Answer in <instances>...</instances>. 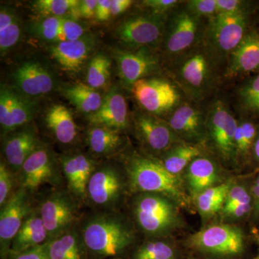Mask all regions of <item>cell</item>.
<instances>
[{
    "label": "cell",
    "instance_id": "obj_1",
    "mask_svg": "<svg viewBox=\"0 0 259 259\" xmlns=\"http://www.w3.org/2000/svg\"><path fill=\"white\" fill-rule=\"evenodd\" d=\"M225 65L203 41L165 66L189 101L206 105L223 82Z\"/></svg>",
    "mask_w": 259,
    "mask_h": 259
},
{
    "label": "cell",
    "instance_id": "obj_2",
    "mask_svg": "<svg viewBox=\"0 0 259 259\" xmlns=\"http://www.w3.org/2000/svg\"><path fill=\"white\" fill-rule=\"evenodd\" d=\"M123 167L130 190L138 193L164 194L177 203L187 204L184 180L167 171L157 158L134 151L124 158Z\"/></svg>",
    "mask_w": 259,
    "mask_h": 259
},
{
    "label": "cell",
    "instance_id": "obj_3",
    "mask_svg": "<svg viewBox=\"0 0 259 259\" xmlns=\"http://www.w3.org/2000/svg\"><path fill=\"white\" fill-rule=\"evenodd\" d=\"M80 232L88 251L97 256L120 254L134 241L132 228L112 213H100L88 218Z\"/></svg>",
    "mask_w": 259,
    "mask_h": 259
},
{
    "label": "cell",
    "instance_id": "obj_4",
    "mask_svg": "<svg viewBox=\"0 0 259 259\" xmlns=\"http://www.w3.org/2000/svg\"><path fill=\"white\" fill-rule=\"evenodd\" d=\"M256 6L240 13L216 14L207 20L204 44L225 66L228 56L254 23Z\"/></svg>",
    "mask_w": 259,
    "mask_h": 259
},
{
    "label": "cell",
    "instance_id": "obj_5",
    "mask_svg": "<svg viewBox=\"0 0 259 259\" xmlns=\"http://www.w3.org/2000/svg\"><path fill=\"white\" fill-rule=\"evenodd\" d=\"M206 22L187 11L184 2L169 15L159 49L165 66L203 41Z\"/></svg>",
    "mask_w": 259,
    "mask_h": 259
},
{
    "label": "cell",
    "instance_id": "obj_6",
    "mask_svg": "<svg viewBox=\"0 0 259 259\" xmlns=\"http://www.w3.org/2000/svg\"><path fill=\"white\" fill-rule=\"evenodd\" d=\"M238 117L223 97L214 96L207 104L206 148L227 165H236L235 136Z\"/></svg>",
    "mask_w": 259,
    "mask_h": 259
},
{
    "label": "cell",
    "instance_id": "obj_7",
    "mask_svg": "<svg viewBox=\"0 0 259 259\" xmlns=\"http://www.w3.org/2000/svg\"><path fill=\"white\" fill-rule=\"evenodd\" d=\"M142 112L166 120L187 99L166 72L135 83L131 90Z\"/></svg>",
    "mask_w": 259,
    "mask_h": 259
},
{
    "label": "cell",
    "instance_id": "obj_8",
    "mask_svg": "<svg viewBox=\"0 0 259 259\" xmlns=\"http://www.w3.org/2000/svg\"><path fill=\"white\" fill-rule=\"evenodd\" d=\"M134 199L133 213L140 229L148 236L161 237L180 226L177 202L159 193H139Z\"/></svg>",
    "mask_w": 259,
    "mask_h": 259
},
{
    "label": "cell",
    "instance_id": "obj_9",
    "mask_svg": "<svg viewBox=\"0 0 259 259\" xmlns=\"http://www.w3.org/2000/svg\"><path fill=\"white\" fill-rule=\"evenodd\" d=\"M245 241L244 233L239 227L216 224L194 233L190 236L189 243L201 253L229 258L243 253Z\"/></svg>",
    "mask_w": 259,
    "mask_h": 259
},
{
    "label": "cell",
    "instance_id": "obj_10",
    "mask_svg": "<svg viewBox=\"0 0 259 259\" xmlns=\"http://www.w3.org/2000/svg\"><path fill=\"white\" fill-rule=\"evenodd\" d=\"M167 19L145 11L131 15L119 24L116 36L129 50L148 47L159 51Z\"/></svg>",
    "mask_w": 259,
    "mask_h": 259
},
{
    "label": "cell",
    "instance_id": "obj_11",
    "mask_svg": "<svg viewBox=\"0 0 259 259\" xmlns=\"http://www.w3.org/2000/svg\"><path fill=\"white\" fill-rule=\"evenodd\" d=\"M114 56L119 77L130 90L139 80L165 71V64L158 49L148 47L136 50L118 49Z\"/></svg>",
    "mask_w": 259,
    "mask_h": 259
},
{
    "label": "cell",
    "instance_id": "obj_12",
    "mask_svg": "<svg viewBox=\"0 0 259 259\" xmlns=\"http://www.w3.org/2000/svg\"><path fill=\"white\" fill-rule=\"evenodd\" d=\"M127 186L126 172L123 175L113 164L97 166L89 182L87 200L96 208L112 210L123 197Z\"/></svg>",
    "mask_w": 259,
    "mask_h": 259
},
{
    "label": "cell",
    "instance_id": "obj_13",
    "mask_svg": "<svg viewBox=\"0 0 259 259\" xmlns=\"http://www.w3.org/2000/svg\"><path fill=\"white\" fill-rule=\"evenodd\" d=\"M79 202L69 191L56 190L39 204L40 216L49 239L74 229L79 219Z\"/></svg>",
    "mask_w": 259,
    "mask_h": 259
},
{
    "label": "cell",
    "instance_id": "obj_14",
    "mask_svg": "<svg viewBox=\"0 0 259 259\" xmlns=\"http://www.w3.org/2000/svg\"><path fill=\"white\" fill-rule=\"evenodd\" d=\"M61 166L49 146L41 144L30 155L16 174L19 187L30 194L45 185L60 184Z\"/></svg>",
    "mask_w": 259,
    "mask_h": 259
},
{
    "label": "cell",
    "instance_id": "obj_15",
    "mask_svg": "<svg viewBox=\"0 0 259 259\" xmlns=\"http://www.w3.org/2000/svg\"><path fill=\"white\" fill-rule=\"evenodd\" d=\"M135 135L146 154L159 158L161 155L183 142L177 137L163 119L144 112L136 113L133 118Z\"/></svg>",
    "mask_w": 259,
    "mask_h": 259
},
{
    "label": "cell",
    "instance_id": "obj_16",
    "mask_svg": "<svg viewBox=\"0 0 259 259\" xmlns=\"http://www.w3.org/2000/svg\"><path fill=\"white\" fill-rule=\"evenodd\" d=\"M183 142L207 144V104L202 105L186 100L165 120Z\"/></svg>",
    "mask_w": 259,
    "mask_h": 259
},
{
    "label": "cell",
    "instance_id": "obj_17",
    "mask_svg": "<svg viewBox=\"0 0 259 259\" xmlns=\"http://www.w3.org/2000/svg\"><path fill=\"white\" fill-rule=\"evenodd\" d=\"M259 73V26L254 23L228 56L223 81L240 80Z\"/></svg>",
    "mask_w": 259,
    "mask_h": 259
},
{
    "label": "cell",
    "instance_id": "obj_18",
    "mask_svg": "<svg viewBox=\"0 0 259 259\" xmlns=\"http://www.w3.org/2000/svg\"><path fill=\"white\" fill-rule=\"evenodd\" d=\"M30 192L19 187L0 212V252L3 259L9 256L12 243L27 216L35 207L32 206Z\"/></svg>",
    "mask_w": 259,
    "mask_h": 259
},
{
    "label": "cell",
    "instance_id": "obj_19",
    "mask_svg": "<svg viewBox=\"0 0 259 259\" xmlns=\"http://www.w3.org/2000/svg\"><path fill=\"white\" fill-rule=\"evenodd\" d=\"M60 164L69 193L79 202L87 200L89 182L98 166L96 161L83 153H75L62 156Z\"/></svg>",
    "mask_w": 259,
    "mask_h": 259
},
{
    "label": "cell",
    "instance_id": "obj_20",
    "mask_svg": "<svg viewBox=\"0 0 259 259\" xmlns=\"http://www.w3.org/2000/svg\"><path fill=\"white\" fill-rule=\"evenodd\" d=\"M35 130L30 126L10 133L3 143L5 161L15 175L39 146L41 145Z\"/></svg>",
    "mask_w": 259,
    "mask_h": 259
},
{
    "label": "cell",
    "instance_id": "obj_21",
    "mask_svg": "<svg viewBox=\"0 0 259 259\" xmlns=\"http://www.w3.org/2000/svg\"><path fill=\"white\" fill-rule=\"evenodd\" d=\"M92 125L105 126L124 131L129 127V115L125 97L117 88L109 90L100 108L88 116Z\"/></svg>",
    "mask_w": 259,
    "mask_h": 259
},
{
    "label": "cell",
    "instance_id": "obj_22",
    "mask_svg": "<svg viewBox=\"0 0 259 259\" xmlns=\"http://www.w3.org/2000/svg\"><path fill=\"white\" fill-rule=\"evenodd\" d=\"M95 46V37L86 34L78 40L54 44L50 48L51 55L64 71L76 74L88 60Z\"/></svg>",
    "mask_w": 259,
    "mask_h": 259
},
{
    "label": "cell",
    "instance_id": "obj_23",
    "mask_svg": "<svg viewBox=\"0 0 259 259\" xmlns=\"http://www.w3.org/2000/svg\"><path fill=\"white\" fill-rule=\"evenodd\" d=\"M13 79L17 88L30 97L46 95L54 88L49 71L35 61L24 63L15 71Z\"/></svg>",
    "mask_w": 259,
    "mask_h": 259
},
{
    "label": "cell",
    "instance_id": "obj_24",
    "mask_svg": "<svg viewBox=\"0 0 259 259\" xmlns=\"http://www.w3.org/2000/svg\"><path fill=\"white\" fill-rule=\"evenodd\" d=\"M185 176L189 192L195 198L207 189L220 185L221 171L215 160L205 153L191 162Z\"/></svg>",
    "mask_w": 259,
    "mask_h": 259
},
{
    "label": "cell",
    "instance_id": "obj_25",
    "mask_svg": "<svg viewBox=\"0 0 259 259\" xmlns=\"http://www.w3.org/2000/svg\"><path fill=\"white\" fill-rule=\"evenodd\" d=\"M49 237L38 207L27 216L12 243L10 254L15 255L44 244ZM9 257V256H8Z\"/></svg>",
    "mask_w": 259,
    "mask_h": 259
},
{
    "label": "cell",
    "instance_id": "obj_26",
    "mask_svg": "<svg viewBox=\"0 0 259 259\" xmlns=\"http://www.w3.org/2000/svg\"><path fill=\"white\" fill-rule=\"evenodd\" d=\"M75 228L42 244L49 258L86 259L88 250L81 232Z\"/></svg>",
    "mask_w": 259,
    "mask_h": 259
},
{
    "label": "cell",
    "instance_id": "obj_27",
    "mask_svg": "<svg viewBox=\"0 0 259 259\" xmlns=\"http://www.w3.org/2000/svg\"><path fill=\"white\" fill-rule=\"evenodd\" d=\"M45 120L48 128L61 144H72L77 137V127L74 117L64 105H53L48 110Z\"/></svg>",
    "mask_w": 259,
    "mask_h": 259
},
{
    "label": "cell",
    "instance_id": "obj_28",
    "mask_svg": "<svg viewBox=\"0 0 259 259\" xmlns=\"http://www.w3.org/2000/svg\"><path fill=\"white\" fill-rule=\"evenodd\" d=\"M207 153V148L202 145L181 142L157 158L170 173L180 176L191 162Z\"/></svg>",
    "mask_w": 259,
    "mask_h": 259
},
{
    "label": "cell",
    "instance_id": "obj_29",
    "mask_svg": "<svg viewBox=\"0 0 259 259\" xmlns=\"http://www.w3.org/2000/svg\"><path fill=\"white\" fill-rule=\"evenodd\" d=\"M258 128V120L246 116H238L235 136L237 166L252 164V153Z\"/></svg>",
    "mask_w": 259,
    "mask_h": 259
},
{
    "label": "cell",
    "instance_id": "obj_30",
    "mask_svg": "<svg viewBox=\"0 0 259 259\" xmlns=\"http://www.w3.org/2000/svg\"><path fill=\"white\" fill-rule=\"evenodd\" d=\"M87 142L90 151L99 156H107L118 151L124 143L122 131L92 125L87 132Z\"/></svg>",
    "mask_w": 259,
    "mask_h": 259
},
{
    "label": "cell",
    "instance_id": "obj_31",
    "mask_svg": "<svg viewBox=\"0 0 259 259\" xmlns=\"http://www.w3.org/2000/svg\"><path fill=\"white\" fill-rule=\"evenodd\" d=\"M235 100L239 115L259 120V73L238 81Z\"/></svg>",
    "mask_w": 259,
    "mask_h": 259
},
{
    "label": "cell",
    "instance_id": "obj_32",
    "mask_svg": "<svg viewBox=\"0 0 259 259\" xmlns=\"http://www.w3.org/2000/svg\"><path fill=\"white\" fill-rule=\"evenodd\" d=\"M64 94L76 108L89 115L96 112L103 101V97L95 89L83 83L65 89Z\"/></svg>",
    "mask_w": 259,
    "mask_h": 259
},
{
    "label": "cell",
    "instance_id": "obj_33",
    "mask_svg": "<svg viewBox=\"0 0 259 259\" xmlns=\"http://www.w3.org/2000/svg\"><path fill=\"white\" fill-rule=\"evenodd\" d=\"M231 185L230 182L221 183L197 195L194 199L199 214L203 218H209L222 210Z\"/></svg>",
    "mask_w": 259,
    "mask_h": 259
},
{
    "label": "cell",
    "instance_id": "obj_34",
    "mask_svg": "<svg viewBox=\"0 0 259 259\" xmlns=\"http://www.w3.org/2000/svg\"><path fill=\"white\" fill-rule=\"evenodd\" d=\"M21 35L18 15L13 8L2 7L0 10V51L5 56L16 45Z\"/></svg>",
    "mask_w": 259,
    "mask_h": 259
},
{
    "label": "cell",
    "instance_id": "obj_35",
    "mask_svg": "<svg viewBox=\"0 0 259 259\" xmlns=\"http://www.w3.org/2000/svg\"><path fill=\"white\" fill-rule=\"evenodd\" d=\"M79 3L77 0H38L34 3V8L46 18L59 17L77 20Z\"/></svg>",
    "mask_w": 259,
    "mask_h": 259
},
{
    "label": "cell",
    "instance_id": "obj_36",
    "mask_svg": "<svg viewBox=\"0 0 259 259\" xmlns=\"http://www.w3.org/2000/svg\"><path fill=\"white\" fill-rule=\"evenodd\" d=\"M10 110H11L12 129L16 131L28 124L35 112V107L32 102L23 95L9 88Z\"/></svg>",
    "mask_w": 259,
    "mask_h": 259
},
{
    "label": "cell",
    "instance_id": "obj_37",
    "mask_svg": "<svg viewBox=\"0 0 259 259\" xmlns=\"http://www.w3.org/2000/svg\"><path fill=\"white\" fill-rule=\"evenodd\" d=\"M111 72V60L108 56L99 54L93 58L88 66L87 81L93 89L103 88L107 84Z\"/></svg>",
    "mask_w": 259,
    "mask_h": 259
},
{
    "label": "cell",
    "instance_id": "obj_38",
    "mask_svg": "<svg viewBox=\"0 0 259 259\" xmlns=\"http://www.w3.org/2000/svg\"><path fill=\"white\" fill-rule=\"evenodd\" d=\"M134 259H176V250L166 241L152 240L138 248Z\"/></svg>",
    "mask_w": 259,
    "mask_h": 259
},
{
    "label": "cell",
    "instance_id": "obj_39",
    "mask_svg": "<svg viewBox=\"0 0 259 259\" xmlns=\"http://www.w3.org/2000/svg\"><path fill=\"white\" fill-rule=\"evenodd\" d=\"M65 18L59 17L46 18L34 24L32 26V31L39 38L56 44L59 29L64 23Z\"/></svg>",
    "mask_w": 259,
    "mask_h": 259
},
{
    "label": "cell",
    "instance_id": "obj_40",
    "mask_svg": "<svg viewBox=\"0 0 259 259\" xmlns=\"http://www.w3.org/2000/svg\"><path fill=\"white\" fill-rule=\"evenodd\" d=\"M18 183L16 175L12 171L6 161L0 163V207L8 202L15 192V184Z\"/></svg>",
    "mask_w": 259,
    "mask_h": 259
},
{
    "label": "cell",
    "instance_id": "obj_41",
    "mask_svg": "<svg viewBox=\"0 0 259 259\" xmlns=\"http://www.w3.org/2000/svg\"><path fill=\"white\" fill-rule=\"evenodd\" d=\"M183 2L181 0H144L141 2V5L146 13L168 18Z\"/></svg>",
    "mask_w": 259,
    "mask_h": 259
},
{
    "label": "cell",
    "instance_id": "obj_42",
    "mask_svg": "<svg viewBox=\"0 0 259 259\" xmlns=\"http://www.w3.org/2000/svg\"><path fill=\"white\" fill-rule=\"evenodd\" d=\"M184 5L191 14L203 20L217 14V0H186Z\"/></svg>",
    "mask_w": 259,
    "mask_h": 259
},
{
    "label": "cell",
    "instance_id": "obj_43",
    "mask_svg": "<svg viewBox=\"0 0 259 259\" xmlns=\"http://www.w3.org/2000/svg\"><path fill=\"white\" fill-rule=\"evenodd\" d=\"M86 35V28L74 18H66L58 35L57 42L78 40Z\"/></svg>",
    "mask_w": 259,
    "mask_h": 259
},
{
    "label": "cell",
    "instance_id": "obj_44",
    "mask_svg": "<svg viewBox=\"0 0 259 259\" xmlns=\"http://www.w3.org/2000/svg\"><path fill=\"white\" fill-rule=\"evenodd\" d=\"M0 124L2 131L5 134H9L13 132L9 88L3 84H2L0 90Z\"/></svg>",
    "mask_w": 259,
    "mask_h": 259
},
{
    "label": "cell",
    "instance_id": "obj_45",
    "mask_svg": "<svg viewBox=\"0 0 259 259\" xmlns=\"http://www.w3.org/2000/svg\"><path fill=\"white\" fill-rule=\"evenodd\" d=\"M257 1L217 0V14L236 13L255 8Z\"/></svg>",
    "mask_w": 259,
    "mask_h": 259
},
{
    "label": "cell",
    "instance_id": "obj_46",
    "mask_svg": "<svg viewBox=\"0 0 259 259\" xmlns=\"http://www.w3.org/2000/svg\"><path fill=\"white\" fill-rule=\"evenodd\" d=\"M8 259H50L44 249V245L34 247L18 254L9 255Z\"/></svg>",
    "mask_w": 259,
    "mask_h": 259
},
{
    "label": "cell",
    "instance_id": "obj_47",
    "mask_svg": "<svg viewBox=\"0 0 259 259\" xmlns=\"http://www.w3.org/2000/svg\"><path fill=\"white\" fill-rule=\"evenodd\" d=\"M97 0H83L80 1L78 6V14L79 17L84 18H92L96 16Z\"/></svg>",
    "mask_w": 259,
    "mask_h": 259
},
{
    "label": "cell",
    "instance_id": "obj_48",
    "mask_svg": "<svg viewBox=\"0 0 259 259\" xmlns=\"http://www.w3.org/2000/svg\"><path fill=\"white\" fill-rule=\"evenodd\" d=\"M251 194L253 197V211L251 217L255 220L259 219V171L251 182Z\"/></svg>",
    "mask_w": 259,
    "mask_h": 259
},
{
    "label": "cell",
    "instance_id": "obj_49",
    "mask_svg": "<svg viewBox=\"0 0 259 259\" xmlns=\"http://www.w3.org/2000/svg\"><path fill=\"white\" fill-rule=\"evenodd\" d=\"M112 1L99 0L96 10V17L99 21H107L111 17Z\"/></svg>",
    "mask_w": 259,
    "mask_h": 259
},
{
    "label": "cell",
    "instance_id": "obj_50",
    "mask_svg": "<svg viewBox=\"0 0 259 259\" xmlns=\"http://www.w3.org/2000/svg\"><path fill=\"white\" fill-rule=\"evenodd\" d=\"M132 0H113L111 5V16H118L125 13L134 5Z\"/></svg>",
    "mask_w": 259,
    "mask_h": 259
},
{
    "label": "cell",
    "instance_id": "obj_51",
    "mask_svg": "<svg viewBox=\"0 0 259 259\" xmlns=\"http://www.w3.org/2000/svg\"><path fill=\"white\" fill-rule=\"evenodd\" d=\"M252 165H254L259 170V128L252 153Z\"/></svg>",
    "mask_w": 259,
    "mask_h": 259
},
{
    "label": "cell",
    "instance_id": "obj_52",
    "mask_svg": "<svg viewBox=\"0 0 259 259\" xmlns=\"http://www.w3.org/2000/svg\"><path fill=\"white\" fill-rule=\"evenodd\" d=\"M255 22L259 26V1L257 2L256 9H255Z\"/></svg>",
    "mask_w": 259,
    "mask_h": 259
},
{
    "label": "cell",
    "instance_id": "obj_53",
    "mask_svg": "<svg viewBox=\"0 0 259 259\" xmlns=\"http://www.w3.org/2000/svg\"><path fill=\"white\" fill-rule=\"evenodd\" d=\"M252 259H259V255H257L256 257H255V258H252Z\"/></svg>",
    "mask_w": 259,
    "mask_h": 259
}]
</instances>
